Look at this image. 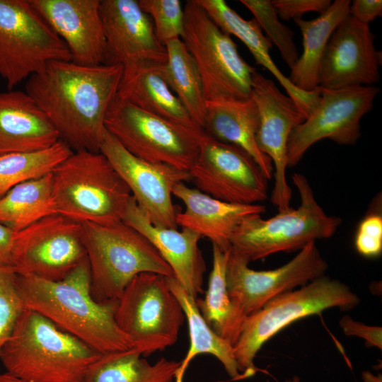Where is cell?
Returning <instances> with one entry per match:
<instances>
[{"label":"cell","mask_w":382,"mask_h":382,"mask_svg":"<svg viewBox=\"0 0 382 382\" xmlns=\"http://www.w3.org/2000/svg\"><path fill=\"white\" fill-rule=\"evenodd\" d=\"M122 65L52 61L28 79L25 92L73 151L100 152L105 120L115 99Z\"/></svg>","instance_id":"1"},{"label":"cell","mask_w":382,"mask_h":382,"mask_svg":"<svg viewBox=\"0 0 382 382\" xmlns=\"http://www.w3.org/2000/svg\"><path fill=\"white\" fill-rule=\"evenodd\" d=\"M18 288L25 308L40 313L99 353L133 347L115 321L117 300L98 302L93 299L87 257L59 281L18 274Z\"/></svg>","instance_id":"2"},{"label":"cell","mask_w":382,"mask_h":382,"mask_svg":"<svg viewBox=\"0 0 382 382\" xmlns=\"http://www.w3.org/2000/svg\"><path fill=\"white\" fill-rule=\"evenodd\" d=\"M102 354L25 308L0 352L6 372L28 382H86Z\"/></svg>","instance_id":"3"},{"label":"cell","mask_w":382,"mask_h":382,"mask_svg":"<svg viewBox=\"0 0 382 382\" xmlns=\"http://www.w3.org/2000/svg\"><path fill=\"white\" fill-rule=\"evenodd\" d=\"M57 214L78 223L122 221L132 194L100 152L73 151L52 172Z\"/></svg>","instance_id":"4"},{"label":"cell","mask_w":382,"mask_h":382,"mask_svg":"<svg viewBox=\"0 0 382 382\" xmlns=\"http://www.w3.org/2000/svg\"><path fill=\"white\" fill-rule=\"evenodd\" d=\"M81 225L90 267L91 294L95 301L118 300L132 279L143 272L174 277L149 241L123 221Z\"/></svg>","instance_id":"5"},{"label":"cell","mask_w":382,"mask_h":382,"mask_svg":"<svg viewBox=\"0 0 382 382\" xmlns=\"http://www.w3.org/2000/svg\"><path fill=\"white\" fill-rule=\"evenodd\" d=\"M291 178L299 194V206L269 219L261 214L243 218L230 238L232 253L250 262L279 252L299 250L337 231L342 219L325 212L307 178L298 173Z\"/></svg>","instance_id":"6"},{"label":"cell","mask_w":382,"mask_h":382,"mask_svg":"<svg viewBox=\"0 0 382 382\" xmlns=\"http://www.w3.org/2000/svg\"><path fill=\"white\" fill-rule=\"evenodd\" d=\"M359 302L348 286L325 275L273 298L247 316L233 346L243 379L256 373L254 359L262 345L291 323L331 308L348 311Z\"/></svg>","instance_id":"7"},{"label":"cell","mask_w":382,"mask_h":382,"mask_svg":"<svg viewBox=\"0 0 382 382\" xmlns=\"http://www.w3.org/2000/svg\"><path fill=\"white\" fill-rule=\"evenodd\" d=\"M183 8L180 39L199 71L206 101L250 98L255 68L241 57L231 35L196 0L187 1Z\"/></svg>","instance_id":"8"},{"label":"cell","mask_w":382,"mask_h":382,"mask_svg":"<svg viewBox=\"0 0 382 382\" xmlns=\"http://www.w3.org/2000/svg\"><path fill=\"white\" fill-rule=\"evenodd\" d=\"M120 329L143 356L174 345L185 316L168 284V277L152 272L135 276L117 300Z\"/></svg>","instance_id":"9"},{"label":"cell","mask_w":382,"mask_h":382,"mask_svg":"<svg viewBox=\"0 0 382 382\" xmlns=\"http://www.w3.org/2000/svg\"><path fill=\"white\" fill-rule=\"evenodd\" d=\"M52 61L71 54L30 1L0 0V76L8 90Z\"/></svg>","instance_id":"10"},{"label":"cell","mask_w":382,"mask_h":382,"mask_svg":"<svg viewBox=\"0 0 382 382\" xmlns=\"http://www.w3.org/2000/svg\"><path fill=\"white\" fill-rule=\"evenodd\" d=\"M105 127L134 156L188 172L204 134H197L117 96L107 113Z\"/></svg>","instance_id":"11"},{"label":"cell","mask_w":382,"mask_h":382,"mask_svg":"<svg viewBox=\"0 0 382 382\" xmlns=\"http://www.w3.org/2000/svg\"><path fill=\"white\" fill-rule=\"evenodd\" d=\"M189 174L197 190L221 201L253 204L268 197V179L254 158L205 132Z\"/></svg>","instance_id":"12"},{"label":"cell","mask_w":382,"mask_h":382,"mask_svg":"<svg viewBox=\"0 0 382 382\" xmlns=\"http://www.w3.org/2000/svg\"><path fill=\"white\" fill-rule=\"evenodd\" d=\"M81 223L59 214L16 232L13 267L20 275L59 281L86 258Z\"/></svg>","instance_id":"13"},{"label":"cell","mask_w":382,"mask_h":382,"mask_svg":"<svg viewBox=\"0 0 382 382\" xmlns=\"http://www.w3.org/2000/svg\"><path fill=\"white\" fill-rule=\"evenodd\" d=\"M379 92L375 86L322 88L313 112L289 137L288 167L296 166L311 146L324 139L340 145H354L361 136V119L371 110Z\"/></svg>","instance_id":"14"},{"label":"cell","mask_w":382,"mask_h":382,"mask_svg":"<svg viewBox=\"0 0 382 382\" xmlns=\"http://www.w3.org/2000/svg\"><path fill=\"white\" fill-rule=\"evenodd\" d=\"M248 264L230 250L226 267L228 291L247 316L277 296L323 276L328 268L314 241L278 268L257 271L250 268Z\"/></svg>","instance_id":"15"},{"label":"cell","mask_w":382,"mask_h":382,"mask_svg":"<svg viewBox=\"0 0 382 382\" xmlns=\"http://www.w3.org/2000/svg\"><path fill=\"white\" fill-rule=\"evenodd\" d=\"M251 97L259 112L256 135L260 151L271 160L274 185L271 196L278 212L291 208V189L287 183V144L292 131L306 117L297 104L283 93L274 82L257 71L254 73Z\"/></svg>","instance_id":"16"},{"label":"cell","mask_w":382,"mask_h":382,"mask_svg":"<svg viewBox=\"0 0 382 382\" xmlns=\"http://www.w3.org/2000/svg\"><path fill=\"white\" fill-rule=\"evenodd\" d=\"M100 152L120 175L137 204L154 225L177 228L172 192L177 183L190 180L188 171L134 156L107 130Z\"/></svg>","instance_id":"17"},{"label":"cell","mask_w":382,"mask_h":382,"mask_svg":"<svg viewBox=\"0 0 382 382\" xmlns=\"http://www.w3.org/2000/svg\"><path fill=\"white\" fill-rule=\"evenodd\" d=\"M374 42L369 25L349 15L328 40L320 62L318 86L335 90L378 83L381 54Z\"/></svg>","instance_id":"18"},{"label":"cell","mask_w":382,"mask_h":382,"mask_svg":"<svg viewBox=\"0 0 382 382\" xmlns=\"http://www.w3.org/2000/svg\"><path fill=\"white\" fill-rule=\"evenodd\" d=\"M105 39L104 64L123 67L141 62L164 64L168 54L152 21L138 0H100Z\"/></svg>","instance_id":"19"},{"label":"cell","mask_w":382,"mask_h":382,"mask_svg":"<svg viewBox=\"0 0 382 382\" xmlns=\"http://www.w3.org/2000/svg\"><path fill=\"white\" fill-rule=\"evenodd\" d=\"M64 42L71 62L85 66L104 63L105 39L100 0H29Z\"/></svg>","instance_id":"20"},{"label":"cell","mask_w":382,"mask_h":382,"mask_svg":"<svg viewBox=\"0 0 382 382\" xmlns=\"http://www.w3.org/2000/svg\"><path fill=\"white\" fill-rule=\"evenodd\" d=\"M122 221L145 236L171 268L174 278L190 296L203 291L206 264L199 247L202 237L186 228L181 231L154 225L132 196Z\"/></svg>","instance_id":"21"},{"label":"cell","mask_w":382,"mask_h":382,"mask_svg":"<svg viewBox=\"0 0 382 382\" xmlns=\"http://www.w3.org/2000/svg\"><path fill=\"white\" fill-rule=\"evenodd\" d=\"M172 192L185 207L184 212L176 214L177 225L209 238L224 250L231 249V235L243 218L266 211L265 206L260 204L221 201L187 186L184 182L177 183Z\"/></svg>","instance_id":"22"},{"label":"cell","mask_w":382,"mask_h":382,"mask_svg":"<svg viewBox=\"0 0 382 382\" xmlns=\"http://www.w3.org/2000/svg\"><path fill=\"white\" fill-rule=\"evenodd\" d=\"M59 141L49 119L25 92H0V155L45 149Z\"/></svg>","instance_id":"23"},{"label":"cell","mask_w":382,"mask_h":382,"mask_svg":"<svg viewBox=\"0 0 382 382\" xmlns=\"http://www.w3.org/2000/svg\"><path fill=\"white\" fill-rule=\"evenodd\" d=\"M216 25L229 35L237 37L248 49L255 62L267 69L299 106L306 119L317 105L322 88L303 91L294 86L277 67L270 54L272 44L263 34L257 21L245 20L224 0H197Z\"/></svg>","instance_id":"24"},{"label":"cell","mask_w":382,"mask_h":382,"mask_svg":"<svg viewBox=\"0 0 382 382\" xmlns=\"http://www.w3.org/2000/svg\"><path fill=\"white\" fill-rule=\"evenodd\" d=\"M161 64L141 62L123 67L117 97L197 134H203L204 131L195 122L165 81L160 71Z\"/></svg>","instance_id":"25"},{"label":"cell","mask_w":382,"mask_h":382,"mask_svg":"<svg viewBox=\"0 0 382 382\" xmlns=\"http://www.w3.org/2000/svg\"><path fill=\"white\" fill-rule=\"evenodd\" d=\"M258 127L259 112L252 97L206 101L204 132L219 141L245 150L254 158L269 180L273 176L274 168L270 158L257 146Z\"/></svg>","instance_id":"26"},{"label":"cell","mask_w":382,"mask_h":382,"mask_svg":"<svg viewBox=\"0 0 382 382\" xmlns=\"http://www.w3.org/2000/svg\"><path fill=\"white\" fill-rule=\"evenodd\" d=\"M350 4L349 0H335L316 18L294 20L302 35L303 52L288 79L297 88L311 92L318 87L323 52L336 27L349 15Z\"/></svg>","instance_id":"27"},{"label":"cell","mask_w":382,"mask_h":382,"mask_svg":"<svg viewBox=\"0 0 382 382\" xmlns=\"http://www.w3.org/2000/svg\"><path fill=\"white\" fill-rule=\"evenodd\" d=\"M230 250L212 244L213 262L204 296L197 299L200 314L218 335L233 347L241 335L247 315L231 299L226 284Z\"/></svg>","instance_id":"28"},{"label":"cell","mask_w":382,"mask_h":382,"mask_svg":"<svg viewBox=\"0 0 382 382\" xmlns=\"http://www.w3.org/2000/svg\"><path fill=\"white\" fill-rule=\"evenodd\" d=\"M168 284L183 309L187 321L190 347L185 358L180 361L174 382H183L185 373L192 359L201 354L215 357L223 365L232 380L243 379L235 357L233 347L218 335L205 322L196 303L174 277H168Z\"/></svg>","instance_id":"29"},{"label":"cell","mask_w":382,"mask_h":382,"mask_svg":"<svg viewBox=\"0 0 382 382\" xmlns=\"http://www.w3.org/2000/svg\"><path fill=\"white\" fill-rule=\"evenodd\" d=\"M180 361L161 358L151 364L134 348L102 354L86 382H174Z\"/></svg>","instance_id":"30"},{"label":"cell","mask_w":382,"mask_h":382,"mask_svg":"<svg viewBox=\"0 0 382 382\" xmlns=\"http://www.w3.org/2000/svg\"><path fill=\"white\" fill-rule=\"evenodd\" d=\"M164 45L168 58L161 65V74L192 119L203 129L206 100L197 66L180 38L171 40Z\"/></svg>","instance_id":"31"},{"label":"cell","mask_w":382,"mask_h":382,"mask_svg":"<svg viewBox=\"0 0 382 382\" xmlns=\"http://www.w3.org/2000/svg\"><path fill=\"white\" fill-rule=\"evenodd\" d=\"M54 214L52 173L23 182L0 198V223L15 232Z\"/></svg>","instance_id":"32"},{"label":"cell","mask_w":382,"mask_h":382,"mask_svg":"<svg viewBox=\"0 0 382 382\" xmlns=\"http://www.w3.org/2000/svg\"><path fill=\"white\" fill-rule=\"evenodd\" d=\"M72 152L59 140L43 150L0 155V198L23 182L52 173Z\"/></svg>","instance_id":"33"},{"label":"cell","mask_w":382,"mask_h":382,"mask_svg":"<svg viewBox=\"0 0 382 382\" xmlns=\"http://www.w3.org/2000/svg\"><path fill=\"white\" fill-rule=\"evenodd\" d=\"M253 15L269 40L277 46L282 58L291 69L299 59L294 32L279 20L270 0H241Z\"/></svg>","instance_id":"34"},{"label":"cell","mask_w":382,"mask_h":382,"mask_svg":"<svg viewBox=\"0 0 382 382\" xmlns=\"http://www.w3.org/2000/svg\"><path fill=\"white\" fill-rule=\"evenodd\" d=\"M152 21L158 40L162 44L180 38L184 27V8L179 0H138Z\"/></svg>","instance_id":"35"},{"label":"cell","mask_w":382,"mask_h":382,"mask_svg":"<svg viewBox=\"0 0 382 382\" xmlns=\"http://www.w3.org/2000/svg\"><path fill=\"white\" fill-rule=\"evenodd\" d=\"M18 278L13 266L0 265V352L25 308L18 291Z\"/></svg>","instance_id":"36"},{"label":"cell","mask_w":382,"mask_h":382,"mask_svg":"<svg viewBox=\"0 0 382 382\" xmlns=\"http://www.w3.org/2000/svg\"><path fill=\"white\" fill-rule=\"evenodd\" d=\"M355 247L361 255L373 257L382 250V217L378 213L367 215L359 224L355 237Z\"/></svg>","instance_id":"37"},{"label":"cell","mask_w":382,"mask_h":382,"mask_svg":"<svg viewBox=\"0 0 382 382\" xmlns=\"http://www.w3.org/2000/svg\"><path fill=\"white\" fill-rule=\"evenodd\" d=\"M272 3L278 16L285 21L301 18L308 12L315 11L320 14L331 5L330 0H272Z\"/></svg>","instance_id":"38"},{"label":"cell","mask_w":382,"mask_h":382,"mask_svg":"<svg viewBox=\"0 0 382 382\" xmlns=\"http://www.w3.org/2000/svg\"><path fill=\"white\" fill-rule=\"evenodd\" d=\"M345 335L357 336L365 340L369 347L382 349V328L379 326H370L353 320L350 316H344L339 322Z\"/></svg>","instance_id":"39"},{"label":"cell","mask_w":382,"mask_h":382,"mask_svg":"<svg viewBox=\"0 0 382 382\" xmlns=\"http://www.w3.org/2000/svg\"><path fill=\"white\" fill-rule=\"evenodd\" d=\"M349 16L357 21L369 24L382 16L381 0H354L349 6Z\"/></svg>","instance_id":"40"},{"label":"cell","mask_w":382,"mask_h":382,"mask_svg":"<svg viewBox=\"0 0 382 382\" xmlns=\"http://www.w3.org/2000/svg\"><path fill=\"white\" fill-rule=\"evenodd\" d=\"M16 232L0 223V265L13 266V249Z\"/></svg>","instance_id":"41"},{"label":"cell","mask_w":382,"mask_h":382,"mask_svg":"<svg viewBox=\"0 0 382 382\" xmlns=\"http://www.w3.org/2000/svg\"><path fill=\"white\" fill-rule=\"evenodd\" d=\"M0 382H28L16 377L8 372L0 374Z\"/></svg>","instance_id":"42"},{"label":"cell","mask_w":382,"mask_h":382,"mask_svg":"<svg viewBox=\"0 0 382 382\" xmlns=\"http://www.w3.org/2000/svg\"><path fill=\"white\" fill-rule=\"evenodd\" d=\"M362 377L364 382H382L381 375L374 376L369 371L362 373Z\"/></svg>","instance_id":"43"},{"label":"cell","mask_w":382,"mask_h":382,"mask_svg":"<svg viewBox=\"0 0 382 382\" xmlns=\"http://www.w3.org/2000/svg\"><path fill=\"white\" fill-rule=\"evenodd\" d=\"M286 382H301V380L298 376H295L287 380Z\"/></svg>","instance_id":"44"},{"label":"cell","mask_w":382,"mask_h":382,"mask_svg":"<svg viewBox=\"0 0 382 382\" xmlns=\"http://www.w3.org/2000/svg\"><path fill=\"white\" fill-rule=\"evenodd\" d=\"M216 382H221V381H216Z\"/></svg>","instance_id":"45"}]
</instances>
